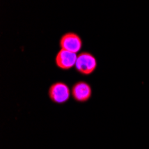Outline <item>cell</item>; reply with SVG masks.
I'll use <instances>...</instances> for the list:
<instances>
[{"label": "cell", "instance_id": "obj_4", "mask_svg": "<svg viewBox=\"0 0 149 149\" xmlns=\"http://www.w3.org/2000/svg\"><path fill=\"white\" fill-rule=\"evenodd\" d=\"M59 46L61 49L77 54L82 47V40L78 34L74 32H67L61 37Z\"/></svg>", "mask_w": 149, "mask_h": 149}, {"label": "cell", "instance_id": "obj_1", "mask_svg": "<svg viewBox=\"0 0 149 149\" xmlns=\"http://www.w3.org/2000/svg\"><path fill=\"white\" fill-rule=\"evenodd\" d=\"M49 99L56 104H64L70 100L72 97V90L69 86L63 81L53 83L48 88Z\"/></svg>", "mask_w": 149, "mask_h": 149}, {"label": "cell", "instance_id": "obj_5", "mask_svg": "<svg viewBox=\"0 0 149 149\" xmlns=\"http://www.w3.org/2000/svg\"><path fill=\"white\" fill-rule=\"evenodd\" d=\"M77 56H78L76 53L60 49L55 58L56 65L63 71H69L75 67Z\"/></svg>", "mask_w": 149, "mask_h": 149}, {"label": "cell", "instance_id": "obj_3", "mask_svg": "<svg viewBox=\"0 0 149 149\" xmlns=\"http://www.w3.org/2000/svg\"><path fill=\"white\" fill-rule=\"evenodd\" d=\"M72 97L74 101L79 104L87 103L92 97V88L91 86L83 80L75 82L72 88Z\"/></svg>", "mask_w": 149, "mask_h": 149}, {"label": "cell", "instance_id": "obj_2", "mask_svg": "<svg viewBox=\"0 0 149 149\" xmlns=\"http://www.w3.org/2000/svg\"><path fill=\"white\" fill-rule=\"evenodd\" d=\"M97 66V58L95 57L93 54L85 51L79 53L78 55L75 63V69L79 73L84 76H88L96 71Z\"/></svg>", "mask_w": 149, "mask_h": 149}]
</instances>
